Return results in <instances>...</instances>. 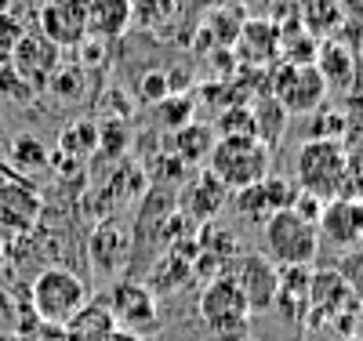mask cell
Here are the masks:
<instances>
[{"label": "cell", "mask_w": 363, "mask_h": 341, "mask_svg": "<svg viewBox=\"0 0 363 341\" xmlns=\"http://www.w3.org/2000/svg\"><path fill=\"white\" fill-rule=\"evenodd\" d=\"M225 203H229V189H225V185H222L215 174H211V171H203L200 178H193L186 189H182V200H178L182 218H186V222H196V225H203V222H211V218H218Z\"/></svg>", "instance_id": "cell-14"}, {"label": "cell", "mask_w": 363, "mask_h": 341, "mask_svg": "<svg viewBox=\"0 0 363 341\" xmlns=\"http://www.w3.org/2000/svg\"><path fill=\"white\" fill-rule=\"evenodd\" d=\"M174 149L182 152V160L186 164H200L211 157V149H215V135H211V128H182L174 135Z\"/></svg>", "instance_id": "cell-19"}, {"label": "cell", "mask_w": 363, "mask_h": 341, "mask_svg": "<svg viewBox=\"0 0 363 341\" xmlns=\"http://www.w3.org/2000/svg\"><path fill=\"white\" fill-rule=\"evenodd\" d=\"M335 272H338V280L345 284V291L363 305V247H349V251H338Z\"/></svg>", "instance_id": "cell-20"}, {"label": "cell", "mask_w": 363, "mask_h": 341, "mask_svg": "<svg viewBox=\"0 0 363 341\" xmlns=\"http://www.w3.org/2000/svg\"><path fill=\"white\" fill-rule=\"evenodd\" d=\"M269 95L280 102L284 113H320L323 102H327V84L316 69V62L309 66H287L272 77V87Z\"/></svg>", "instance_id": "cell-7"}, {"label": "cell", "mask_w": 363, "mask_h": 341, "mask_svg": "<svg viewBox=\"0 0 363 341\" xmlns=\"http://www.w3.org/2000/svg\"><path fill=\"white\" fill-rule=\"evenodd\" d=\"M233 276V284L244 294L251 313H269L277 305V291H280V269L272 265L262 251H247L233 262V269H225Z\"/></svg>", "instance_id": "cell-8"}, {"label": "cell", "mask_w": 363, "mask_h": 341, "mask_svg": "<svg viewBox=\"0 0 363 341\" xmlns=\"http://www.w3.org/2000/svg\"><path fill=\"white\" fill-rule=\"evenodd\" d=\"M251 308L240 294V287L233 284V276L222 272L215 280H207V287L200 291V323L211 337H229L240 341L251 327Z\"/></svg>", "instance_id": "cell-5"}, {"label": "cell", "mask_w": 363, "mask_h": 341, "mask_svg": "<svg viewBox=\"0 0 363 341\" xmlns=\"http://www.w3.org/2000/svg\"><path fill=\"white\" fill-rule=\"evenodd\" d=\"M0 265H4V240H0Z\"/></svg>", "instance_id": "cell-27"}, {"label": "cell", "mask_w": 363, "mask_h": 341, "mask_svg": "<svg viewBox=\"0 0 363 341\" xmlns=\"http://www.w3.org/2000/svg\"><path fill=\"white\" fill-rule=\"evenodd\" d=\"M269 164H272V149L258 135H218L207 157V171L225 185L229 196L269 178Z\"/></svg>", "instance_id": "cell-2"}, {"label": "cell", "mask_w": 363, "mask_h": 341, "mask_svg": "<svg viewBox=\"0 0 363 341\" xmlns=\"http://www.w3.org/2000/svg\"><path fill=\"white\" fill-rule=\"evenodd\" d=\"M116 320L109 313V301H87L80 313L66 323V341H109L116 334Z\"/></svg>", "instance_id": "cell-17"}, {"label": "cell", "mask_w": 363, "mask_h": 341, "mask_svg": "<svg viewBox=\"0 0 363 341\" xmlns=\"http://www.w3.org/2000/svg\"><path fill=\"white\" fill-rule=\"evenodd\" d=\"M316 69L327 84V91H345L356 84V51L342 40H320L316 51Z\"/></svg>", "instance_id": "cell-15"}, {"label": "cell", "mask_w": 363, "mask_h": 341, "mask_svg": "<svg viewBox=\"0 0 363 341\" xmlns=\"http://www.w3.org/2000/svg\"><path fill=\"white\" fill-rule=\"evenodd\" d=\"M359 189H363V171H359Z\"/></svg>", "instance_id": "cell-28"}, {"label": "cell", "mask_w": 363, "mask_h": 341, "mask_svg": "<svg viewBox=\"0 0 363 341\" xmlns=\"http://www.w3.org/2000/svg\"><path fill=\"white\" fill-rule=\"evenodd\" d=\"M44 211L40 189L29 178H4L0 181V233L22 236L37 225Z\"/></svg>", "instance_id": "cell-11"}, {"label": "cell", "mask_w": 363, "mask_h": 341, "mask_svg": "<svg viewBox=\"0 0 363 341\" xmlns=\"http://www.w3.org/2000/svg\"><path fill=\"white\" fill-rule=\"evenodd\" d=\"M345 22L342 8L335 0H306V15H301V29L316 40H330V33Z\"/></svg>", "instance_id": "cell-18"}, {"label": "cell", "mask_w": 363, "mask_h": 341, "mask_svg": "<svg viewBox=\"0 0 363 341\" xmlns=\"http://www.w3.org/2000/svg\"><path fill=\"white\" fill-rule=\"evenodd\" d=\"M359 247H363V240H359Z\"/></svg>", "instance_id": "cell-30"}, {"label": "cell", "mask_w": 363, "mask_h": 341, "mask_svg": "<svg viewBox=\"0 0 363 341\" xmlns=\"http://www.w3.org/2000/svg\"><path fill=\"white\" fill-rule=\"evenodd\" d=\"M106 301H109V313H113L120 330L142 337V334H149L157 327V294L149 291L145 284H138V280H116Z\"/></svg>", "instance_id": "cell-9"}, {"label": "cell", "mask_w": 363, "mask_h": 341, "mask_svg": "<svg viewBox=\"0 0 363 341\" xmlns=\"http://www.w3.org/2000/svg\"><path fill=\"white\" fill-rule=\"evenodd\" d=\"M11 164L18 167V171H37V167H44L48 164V149L37 142V138H15V145H11Z\"/></svg>", "instance_id": "cell-22"}, {"label": "cell", "mask_w": 363, "mask_h": 341, "mask_svg": "<svg viewBox=\"0 0 363 341\" xmlns=\"http://www.w3.org/2000/svg\"><path fill=\"white\" fill-rule=\"evenodd\" d=\"M320 243H330L338 251H349V247H359L363 240V196H338V200H327L320 218Z\"/></svg>", "instance_id": "cell-12"}, {"label": "cell", "mask_w": 363, "mask_h": 341, "mask_svg": "<svg viewBox=\"0 0 363 341\" xmlns=\"http://www.w3.org/2000/svg\"><path fill=\"white\" fill-rule=\"evenodd\" d=\"M335 4L342 8V15H352V18L363 15V0H335Z\"/></svg>", "instance_id": "cell-24"}, {"label": "cell", "mask_w": 363, "mask_h": 341, "mask_svg": "<svg viewBox=\"0 0 363 341\" xmlns=\"http://www.w3.org/2000/svg\"><path fill=\"white\" fill-rule=\"evenodd\" d=\"M109 341H142V337H138V334H128V330H116Z\"/></svg>", "instance_id": "cell-25"}, {"label": "cell", "mask_w": 363, "mask_h": 341, "mask_svg": "<svg viewBox=\"0 0 363 341\" xmlns=\"http://www.w3.org/2000/svg\"><path fill=\"white\" fill-rule=\"evenodd\" d=\"M29 301H33V313L48 327H66L91 301V291H87V284L73 269L51 265L33 280V287H29Z\"/></svg>", "instance_id": "cell-4"}, {"label": "cell", "mask_w": 363, "mask_h": 341, "mask_svg": "<svg viewBox=\"0 0 363 341\" xmlns=\"http://www.w3.org/2000/svg\"><path fill=\"white\" fill-rule=\"evenodd\" d=\"M131 18H135L131 0H87V37L95 40L124 37Z\"/></svg>", "instance_id": "cell-16"}, {"label": "cell", "mask_w": 363, "mask_h": 341, "mask_svg": "<svg viewBox=\"0 0 363 341\" xmlns=\"http://www.w3.org/2000/svg\"><path fill=\"white\" fill-rule=\"evenodd\" d=\"M345 341H359V337H345Z\"/></svg>", "instance_id": "cell-29"}, {"label": "cell", "mask_w": 363, "mask_h": 341, "mask_svg": "<svg viewBox=\"0 0 363 341\" xmlns=\"http://www.w3.org/2000/svg\"><path fill=\"white\" fill-rule=\"evenodd\" d=\"M99 128L91 120H80V123H73V128L62 135V142H58V149H66V152H73V157H87L91 149L99 145Z\"/></svg>", "instance_id": "cell-21"}, {"label": "cell", "mask_w": 363, "mask_h": 341, "mask_svg": "<svg viewBox=\"0 0 363 341\" xmlns=\"http://www.w3.org/2000/svg\"><path fill=\"white\" fill-rule=\"evenodd\" d=\"M294 185L298 193H309L316 200H338L352 196L359 185V171L349 157L342 138H309L294 152Z\"/></svg>", "instance_id": "cell-1"}, {"label": "cell", "mask_w": 363, "mask_h": 341, "mask_svg": "<svg viewBox=\"0 0 363 341\" xmlns=\"http://www.w3.org/2000/svg\"><path fill=\"white\" fill-rule=\"evenodd\" d=\"M359 301L345 291L335 269H316L309 280V323L313 327H335L338 334H352V323L359 316Z\"/></svg>", "instance_id": "cell-6"}, {"label": "cell", "mask_w": 363, "mask_h": 341, "mask_svg": "<svg viewBox=\"0 0 363 341\" xmlns=\"http://www.w3.org/2000/svg\"><path fill=\"white\" fill-rule=\"evenodd\" d=\"M11 4H15V0H0V15H4V11H8Z\"/></svg>", "instance_id": "cell-26"}, {"label": "cell", "mask_w": 363, "mask_h": 341, "mask_svg": "<svg viewBox=\"0 0 363 341\" xmlns=\"http://www.w3.org/2000/svg\"><path fill=\"white\" fill-rule=\"evenodd\" d=\"M218 128H222V135H255V116H251V109H229V113H222Z\"/></svg>", "instance_id": "cell-23"}, {"label": "cell", "mask_w": 363, "mask_h": 341, "mask_svg": "<svg viewBox=\"0 0 363 341\" xmlns=\"http://www.w3.org/2000/svg\"><path fill=\"white\" fill-rule=\"evenodd\" d=\"M294 200H298V185L287 181V178H272V174L255 181V185H247V189L233 193V207H236L240 218L262 222V225L272 218V214L294 207Z\"/></svg>", "instance_id": "cell-10"}, {"label": "cell", "mask_w": 363, "mask_h": 341, "mask_svg": "<svg viewBox=\"0 0 363 341\" xmlns=\"http://www.w3.org/2000/svg\"><path fill=\"white\" fill-rule=\"evenodd\" d=\"M320 247L323 243H320L316 222L306 218V214H298L294 207L272 214V218L262 225V255L277 269H294V265L313 269Z\"/></svg>", "instance_id": "cell-3"}, {"label": "cell", "mask_w": 363, "mask_h": 341, "mask_svg": "<svg viewBox=\"0 0 363 341\" xmlns=\"http://www.w3.org/2000/svg\"><path fill=\"white\" fill-rule=\"evenodd\" d=\"M44 40L55 47H77L87 37V0H51L40 11Z\"/></svg>", "instance_id": "cell-13"}]
</instances>
